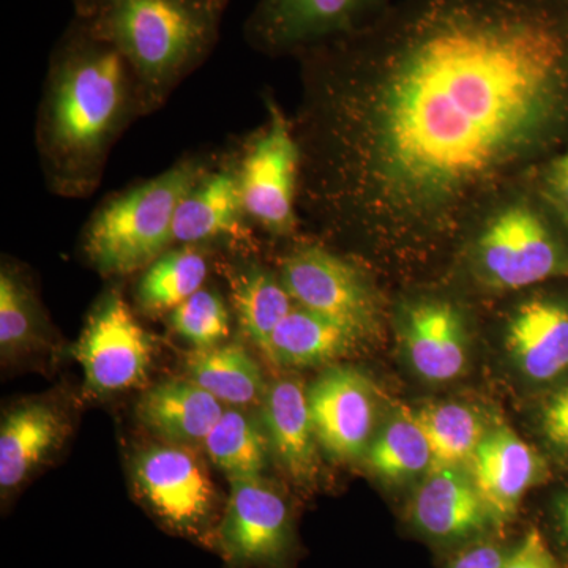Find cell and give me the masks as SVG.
Segmentation results:
<instances>
[{
    "instance_id": "cell-1",
    "label": "cell",
    "mask_w": 568,
    "mask_h": 568,
    "mask_svg": "<svg viewBox=\"0 0 568 568\" xmlns=\"http://www.w3.org/2000/svg\"><path fill=\"white\" fill-rule=\"evenodd\" d=\"M298 203L328 230H465L568 125V0H399L297 55Z\"/></svg>"
},
{
    "instance_id": "cell-2",
    "label": "cell",
    "mask_w": 568,
    "mask_h": 568,
    "mask_svg": "<svg viewBox=\"0 0 568 568\" xmlns=\"http://www.w3.org/2000/svg\"><path fill=\"white\" fill-rule=\"evenodd\" d=\"M142 115L140 93L118 48L74 17L52 51L37 121L48 186L63 197L99 186L112 145Z\"/></svg>"
},
{
    "instance_id": "cell-3",
    "label": "cell",
    "mask_w": 568,
    "mask_h": 568,
    "mask_svg": "<svg viewBox=\"0 0 568 568\" xmlns=\"http://www.w3.org/2000/svg\"><path fill=\"white\" fill-rule=\"evenodd\" d=\"M227 2L95 0L80 18L111 41L129 63L144 115L159 110L207 61L219 43Z\"/></svg>"
},
{
    "instance_id": "cell-4",
    "label": "cell",
    "mask_w": 568,
    "mask_h": 568,
    "mask_svg": "<svg viewBox=\"0 0 568 568\" xmlns=\"http://www.w3.org/2000/svg\"><path fill=\"white\" fill-rule=\"evenodd\" d=\"M205 170L201 160H182L100 205L82 239L93 267L103 275L125 276L168 252L179 204Z\"/></svg>"
},
{
    "instance_id": "cell-5",
    "label": "cell",
    "mask_w": 568,
    "mask_h": 568,
    "mask_svg": "<svg viewBox=\"0 0 568 568\" xmlns=\"http://www.w3.org/2000/svg\"><path fill=\"white\" fill-rule=\"evenodd\" d=\"M246 220L267 233L287 235L297 227L302 151L294 122L267 99V121L235 160Z\"/></svg>"
},
{
    "instance_id": "cell-6",
    "label": "cell",
    "mask_w": 568,
    "mask_h": 568,
    "mask_svg": "<svg viewBox=\"0 0 568 568\" xmlns=\"http://www.w3.org/2000/svg\"><path fill=\"white\" fill-rule=\"evenodd\" d=\"M476 267L493 290L518 291L566 274V252L544 216L525 203L496 212L476 244Z\"/></svg>"
},
{
    "instance_id": "cell-7",
    "label": "cell",
    "mask_w": 568,
    "mask_h": 568,
    "mask_svg": "<svg viewBox=\"0 0 568 568\" xmlns=\"http://www.w3.org/2000/svg\"><path fill=\"white\" fill-rule=\"evenodd\" d=\"M138 493L168 529L215 540L216 491L204 463L189 446L149 448L134 465Z\"/></svg>"
},
{
    "instance_id": "cell-8",
    "label": "cell",
    "mask_w": 568,
    "mask_h": 568,
    "mask_svg": "<svg viewBox=\"0 0 568 568\" xmlns=\"http://www.w3.org/2000/svg\"><path fill=\"white\" fill-rule=\"evenodd\" d=\"M390 0H257L245 40L267 55H295L349 36L379 17Z\"/></svg>"
},
{
    "instance_id": "cell-9",
    "label": "cell",
    "mask_w": 568,
    "mask_h": 568,
    "mask_svg": "<svg viewBox=\"0 0 568 568\" xmlns=\"http://www.w3.org/2000/svg\"><path fill=\"white\" fill-rule=\"evenodd\" d=\"M213 544L230 568H282L293 548L290 506L261 477L233 478Z\"/></svg>"
},
{
    "instance_id": "cell-10",
    "label": "cell",
    "mask_w": 568,
    "mask_h": 568,
    "mask_svg": "<svg viewBox=\"0 0 568 568\" xmlns=\"http://www.w3.org/2000/svg\"><path fill=\"white\" fill-rule=\"evenodd\" d=\"M280 280L295 305L353 328L364 336L375 327L377 301L372 284L345 257L320 245H304L280 263Z\"/></svg>"
},
{
    "instance_id": "cell-11",
    "label": "cell",
    "mask_w": 568,
    "mask_h": 568,
    "mask_svg": "<svg viewBox=\"0 0 568 568\" xmlns=\"http://www.w3.org/2000/svg\"><path fill=\"white\" fill-rule=\"evenodd\" d=\"M73 355L93 392L114 394L144 383L152 365L153 343L125 298L111 293L89 316Z\"/></svg>"
},
{
    "instance_id": "cell-12",
    "label": "cell",
    "mask_w": 568,
    "mask_h": 568,
    "mask_svg": "<svg viewBox=\"0 0 568 568\" xmlns=\"http://www.w3.org/2000/svg\"><path fill=\"white\" fill-rule=\"evenodd\" d=\"M317 443L334 457L366 455L375 432L372 384L354 368H332L306 390Z\"/></svg>"
},
{
    "instance_id": "cell-13",
    "label": "cell",
    "mask_w": 568,
    "mask_h": 568,
    "mask_svg": "<svg viewBox=\"0 0 568 568\" xmlns=\"http://www.w3.org/2000/svg\"><path fill=\"white\" fill-rule=\"evenodd\" d=\"M469 463L478 495L489 517L497 521H506L517 514L523 497L536 485L544 469L534 448L508 426H496L485 433Z\"/></svg>"
},
{
    "instance_id": "cell-14",
    "label": "cell",
    "mask_w": 568,
    "mask_h": 568,
    "mask_svg": "<svg viewBox=\"0 0 568 568\" xmlns=\"http://www.w3.org/2000/svg\"><path fill=\"white\" fill-rule=\"evenodd\" d=\"M403 345L417 375L429 383H450L466 369V325L450 302L410 306L403 320Z\"/></svg>"
},
{
    "instance_id": "cell-15",
    "label": "cell",
    "mask_w": 568,
    "mask_h": 568,
    "mask_svg": "<svg viewBox=\"0 0 568 568\" xmlns=\"http://www.w3.org/2000/svg\"><path fill=\"white\" fill-rule=\"evenodd\" d=\"M245 220L237 164H220L205 170L183 196L174 216L173 244L201 245L222 237L241 239Z\"/></svg>"
},
{
    "instance_id": "cell-16",
    "label": "cell",
    "mask_w": 568,
    "mask_h": 568,
    "mask_svg": "<svg viewBox=\"0 0 568 568\" xmlns=\"http://www.w3.org/2000/svg\"><path fill=\"white\" fill-rule=\"evenodd\" d=\"M410 514L418 530L440 541L476 536L491 518L473 477L459 466L433 467L414 496Z\"/></svg>"
},
{
    "instance_id": "cell-17",
    "label": "cell",
    "mask_w": 568,
    "mask_h": 568,
    "mask_svg": "<svg viewBox=\"0 0 568 568\" xmlns=\"http://www.w3.org/2000/svg\"><path fill=\"white\" fill-rule=\"evenodd\" d=\"M506 346L519 372L549 383L568 369V305L532 298L519 306L507 327Z\"/></svg>"
},
{
    "instance_id": "cell-18",
    "label": "cell",
    "mask_w": 568,
    "mask_h": 568,
    "mask_svg": "<svg viewBox=\"0 0 568 568\" xmlns=\"http://www.w3.org/2000/svg\"><path fill=\"white\" fill-rule=\"evenodd\" d=\"M223 413V403L190 379L156 384L136 407L138 418L152 433L189 447L204 444Z\"/></svg>"
},
{
    "instance_id": "cell-19",
    "label": "cell",
    "mask_w": 568,
    "mask_h": 568,
    "mask_svg": "<svg viewBox=\"0 0 568 568\" xmlns=\"http://www.w3.org/2000/svg\"><path fill=\"white\" fill-rule=\"evenodd\" d=\"M65 417L58 407L31 403L7 414L0 428V488L20 487L65 439Z\"/></svg>"
},
{
    "instance_id": "cell-20",
    "label": "cell",
    "mask_w": 568,
    "mask_h": 568,
    "mask_svg": "<svg viewBox=\"0 0 568 568\" xmlns=\"http://www.w3.org/2000/svg\"><path fill=\"white\" fill-rule=\"evenodd\" d=\"M267 439L276 458L295 481L308 484L317 473L316 433L308 394L297 381L282 379L264 398Z\"/></svg>"
},
{
    "instance_id": "cell-21",
    "label": "cell",
    "mask_w": 568,
    "mask_h": 568,
    "mask_svg": "<svg viewBox=\"0 0 568 568\" xmlns=\"http://www.w3.org/2000/svg\"><path fill=\"white\" fill-rule=\"evenodd\" d=\"M361 338L353 328L295 305L272 335L267 358L280 366L308 368L336 361Z\"/></svg>"
},
{
    "instance_id": "cell-22",
    "label": "cell",
    "mask_w": 568,
    "mask_h": 568,
    "mask_svg": "<svg viewBox=\"0 0 568 568\" xmlns=\"http://www.w3.org/2000/svg\"><path fill=\"white\" fill-rule=\"evenodd\" d=\"M189 379L220 403L252 406L265 398L263 372L241 343L196 349L186 358Z\"/></svg>"
},
{
    "instance_id": "cell-23",
    "label": "cell",
    "mask_w": 568,
    "mask_h": 568,
    "mask_svg": "<svg viewBox=\"0 0 568 568\" xmlns=\"http://www.w3.org/2000/svg\"><path fill=\"white\" fill-rule=\"evenodd\" d=\"M231 298L242 332L267 357L272 335L295 302L278 275L261 265H250L230 275Z\"/></svg>"
},
{
    "instance_id": "cell-24",
    "label": "cell",
    "mask_w": 568,
    "mask_h": 568,
    "mask_svg": "<svg viewBox=\"0 0 568 568\" xmlns=\"http://www.w3.org/2000/svg\"><path fill=\"white\" fill-rule=\"evenodd\" d=\"M209 261L200 245L168 250L142 272L136 302L145 315L171 313L186 298L203 290Z\"/></svg>"
},
{
    "instance_id": "cell-25",
    "label": "cell",
    "mask_w": 568,
    "mask_h": 568,
    "mask_svg": "<svg viewBox=\"0 0 568 568\" xmlns=\"http://www.w3.org/2000/svg\"><path fill=\"white\" fill-rule=\"evenodd\" d=\"M267 436L252 417L239 409H224L205 437L204 447L213 465L230 480L261 477L267 463Z\"/></svg>"
},
{
    "instance_id": "cell-26",
    "label": "cell",
    "mask_w": 568,
    "mask_h": 568,
    "mask_svg": "<svg viewBox=\"0 0 568 568\" xmlns=\"http://www.w3.org/2000/svg\"><path fill=\"white\" fill-rule=\"evenodd\" d=\"M413 414L432 448L433 467L469 462L487 433L476 410L459 403L433 405Z\"/></svg>"
},
{
    "instance_id": "cell-27",
    "label": "cell",
    "mask_w": 568,
    "mask_h": 568,
    "mask_svg": "<svg viewBox=\"0 0 568 568\" xmlns=\"http://www.w3.org/2000/svg\"><path fill=\"white\" fill-rule=\"evenodd\" d=\"M366 458L376 474L390 480L414 477L433 467L432 448L409 409L381 429Z\"/></svg>"
},
{
    "instance_id": "cell-28",
    "label": "cell",
    "mask_w": 568,
    "mask_h": 568,
    "mask_svg": "<svg viewBox=\"0 0 568 568\" xmlns=\"http://www.w3.org/2000/svg\"><path fill=\"white\" fill-rule=\"evenodd\" d=\"M41 320L32 291L17 272L3 265L0 274V347L22 353L39 342Z\"/></svg>"
},
{
    "instance_id": "cell-29",
    "label": "cell",
    "mask_w": 568,
    "mask_h": 568,
    "mask_svg": "<svg viewBox=\"0 0 568 568\" xmlns=\"http://www.w3.org/2000/svg\"><path fill=\"white\" fill-rule=\"evenodd\" d=\"M175 334L196 349L224 345L231 334V316L226 304L215 291L194 293L170 313Z\"/></svg>"
},
{
    "instance_id": "cell-30",
    "label": "cell",
    "mask_w": 568,
    "mask_h": 568,
    "mask_svg": "<svg viewBox=\"0 0 568 568\" xmlns=\"http://www.w3.org/2000/svg\"><path fill=\"white\" fill-rule=\"evenodd\" d=\"M504 568H559V564L544 534L532 529L514 552L507 556Z\"/></svg>"
},
{
    "instance_id": "cell-31",
    "label": "cell",
    "mask_w": 568,
    "mask_h": 568,
    "mask_svg": "<svg viewBox=\"0 0 568 568\" xmlns=\"http://www.w3.org/2000/svg\"><path fill=\"white\" fill-rule=\"evenodd\" d=\"M541 426L549 443L568 450V386L548 399L541 413Z\"/></svg>"
},
{
    "instance_id": "cell-32",
    "label": "cell",
    "mask_w": 568,
    "mask_h": 568,
    "mask_svg": "<svg viewBox=\"0 0 568 568\" xmlns=\"http://www.w3.org/2000/svg\"><path fill=\"white\" fill-rule=\"evenodd\" d=\"M544 193L552 207L568 220V151L549 164L544 178Z\"/></svg>"
},
{
    "instance_id": "cell-33",
    "label": "cell",
    "mask_w": 568,
    "mask_h": 568,
    "mask_svg": "<svg viewBox=\"0 0 568 568\" xmlns=\"http://www.w3.org/2000/svg\"><path fill=\"white\" fill-rule=\"evenodd\" d=\"M507 556L497 545H476L459 552L450 564V568H504Z\"/></svg>"
},
{
    "instance_id": "cell-34",
    "label": "cell",
    "mask_w": 568,
    "mask_h": 568,
    "mask_svg": "<svg viewBox=\"0 0 568 568\" xmlns=\"http://www.w3.org/2000/svg\"><path fill=\"white\" fill-rule=\"evenodd\" d=\"M71 2H73L74 14L82 17V14L88 13V11L92 9L95 0H71Z\"/></svg>"
},
{
    "instance_id": "cell-35",
    "label": "cell",
    "mask_w": 568,
    "mask_h": 568,
    "mask_svg": "<svg viewBox=\"0 0 568 568\" xmlns=\"http://www.w3.org/2000/svg\"><path fill=\"white\" fill-rule=\"evenodd\" d=\"M559 521L564 534L568 537V497L559 504Z\"/></svg>"
}]
</instances>
